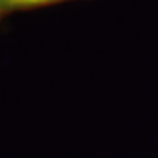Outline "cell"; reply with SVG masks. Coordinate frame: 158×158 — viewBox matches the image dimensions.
Listing matches in <instances>:
<instances>
[{
	"instance_id": "obj_1",
	"label": "cell",
	"mask_w": 158,
	"mask_h": 158,
	"mask_svg": "<svg viewBox=\"0 0 158 158\" xmlns=\"http://www.w3.org/2000/svg\"><path fill=\"white\" fill-rule=\"evenodd\" d=\"M2 2L8 6H15V8H29V6H44L58 2H66V0H2Z\"/></svg>"
}]
</instances>
